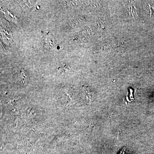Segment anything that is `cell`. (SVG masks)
<instances>
[{
	"label": "cell",
	"instance_id": "6da1fadb",
	"mask_svg": "<svg viewBox=\"0 0 154 154\" xmlns=\"http://www.w3.org/2000/svg\"><path fill=\"white\" fill-rule=\"evenodd\" d=\"M125 150H122L121 152H120V153L119 154H125Z\"/></svg>",
	"mask_w": 154,
	"mask_h": 154
}]
</instances>
